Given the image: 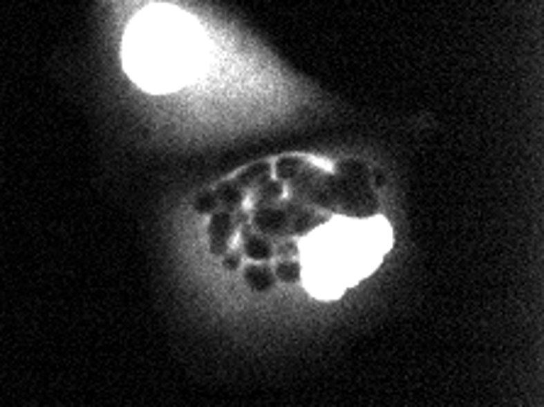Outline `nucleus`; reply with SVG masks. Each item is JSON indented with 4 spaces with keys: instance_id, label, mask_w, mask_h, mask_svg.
Wrapping results in <instances>:
<instances>
[{
    "instance_id": "nucleus-4",
    "label": "nucleus",
    "mask_w": 544,
    "mask_h": 407,
    "mask_svg": "<svg viewBox=\"0 0 544 407\" xmlns=\"http://www.w3.org/2000/svg\"><path fill=\"white\" fill-rule=\"evenodd\" d=\"M242 242H244V254H247L249 258H254V261L261 263V261H269V258L274 256V247H271L266 239L254 237L249 229H244Z\"/></svg>"
},
{
    "instance_id": "nucleus-8",
    "label": "nucleus",
    "mask_w": 544,
    "mask_h": 407,
    "mask_svg": "<svg viewBox=\"0 0 544 407\" xmlns=\"http://www.w3.org/2000/svg\"><path fill=\"white\" fill-rule=\"evenodd\" d=\"M218 198L225 202V205H239V202H242V196H239V191H234L232 186H225L223 191H220Z\"/></svg>"
},
{
    "instance_id": "nucleus-10",
    "label": "nucleus",
    "mask_w": 544,
    "mask_h": 407,
    "mask_svg": "<svg viewBox=\"0 0 544 407\" xmlns=\"http://www.w3.org/2000/svg\"><path fill=\"white\" fill-rule=\"evenodd\" d=\"M266 193H261V200L264 202H271V200H276V198L281 196V183L279 180H271V183H266Z\"/></svg>"
},
{
    "instance_id": "nucleus-3",
    "label": "nucleus",
    "mask_w": 544,
    "mask_h": 407,
    "mask_svg": "<svg viewBox=\"0 0 544 407\" xmlns=\"http://www.w3.org/2000/svg\"><path fill=\"white\" fill-rule=\"evenodd\" d=\"M244 281H247L249 288L256 290V293H266V290L274 285L276 276L269 266H264V263H252V266H247V271H244Z\"/></svg>"
},
{
    "instance_id": "nucleus-5",
    "label": "nucleus",
    "mask_w": 544,
    "mask_h": 407,
    "mask_svg": "<svg viewBox=\"0 0 544 407\" xmlns=\"http://www.w3.org/2000/svg\"><path fill=\"white\" fill-rule=\"evenodd\" d=\"M254 225L261 229V232H269V234L283 232L285 229V215L279 210H274V207H266V210H261L254 215Z\"/></svg>"
},
{
    "instance_id": "nucleus-1",
    "label": "nucleus",
    "mask_w": 544,
    "mask_h": 407,
    "mask_svg": "<svg viewBox=\"0 0 544 407\" xmlns=\"http://www.w3.org/2000/svg\"><path fill=\"white\" fill-rule=\"evenodd\" d=\"M118 71L161 122L279 113L303 91L186 0H100Z\"/></svg>"
},
{
    "instance_id": "nucleus-11",
    "label": "nucleus",
    "mask_w": 544,
    "mask_h": 407,
    "mask_svg": "<svg viewBox=\"0 0 544 407\" xmlns=\"http://www.w3.org/2000/svg\"><path fill=\"white\" fill-rule=\"evenodd\" d=\"M276 254H281V256H285V258H296L298 247L293 242H283L281 247H276Z\"/></svg>"
},
{
    "instance_id": "nucleus-7",
    "label": "nucleus",
    "mask_w": 544,
    "mask_h": 407,
    "mask_svg": "<svg viewBox=\"0 0 544 407\" xmlns=\"http://www.w3.org/2000/svg\"><path fill=\"white\" fill-rule=\"evenodd\" d=\"M269 171H271V166L259 164V166H254V169H249L247 173L239 176V183H242V186H261V183L269 178Z\"/></svg>"
},
{
    "instance_id": "nucleus-12",
    "label": "nucleus",
    "mask_w": 544,
    "mask_h": 407,
    "mask_svg": "<svg viewBox=\"0 0 544 407\" xmlns=\"http://www.w3.org/2000/svg\"><path fill=\"white\" fill-rule=\"evenodd\" d=\"M239 261H242V258H239V254H234V252L225 254V268H227V271H237Z\"/></svg>"
},
{
    "instance_id": "nucleus-6",
    "label": "nucleus",
    "mask_w": 544,
    "mask_h": 407,
    "mask_svg": "<svg viewBox=\"0 0 544 407\" xmlns=\"http://www.w3.org/2000/svg\"><path fill=\"white\" fill-rule=\"evenodd\" d=\"M276 278H281L283 283H298L303 278V263L298 258H283L276 266Z\"/></svg>"
},
{
    "instance_id": "nucleus-2",
    "label": "nucleus",
    "mask_w": 544,
    "mask_h": 407,
    "mask_svg": "<svg viewBox=\"0 0 544 407\" xmlns=\"http://www.w3.org/2000/svg\"><path fill=\"white\" fill-rule=\"evenodd\" d=\"M234 227L237 225H232V217L227 215V212H215L213 217H210V252L213 254H225L227 252V242L229 237H232Z\"/></svg>"
},
{
    "instance_id": "nucleus-9",
    "label": "nucleus",
    "mask_w": 544,
    "mask_h": 407,
    "mask_svg": "<svg viewBox=\"0 0 544 407\" xmlns=\"http://www.w3.org/2000/svg\"><path fill=\"white\" fill-rule=\"evenodd\" d=\"M218 205V196H200L196 202L198 212H213V207Z\"/></svg>"
}]
</instances>
